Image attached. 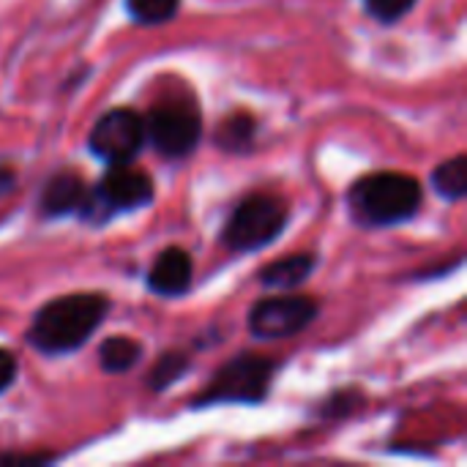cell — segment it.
<instances>
[{
    "mask_svg": "<svg viewBox=\"0 0 467 467\" xmlns=\"http://www.w3.org/2000/svg\"><path fill=\"white\" fill-rule=\"evenodd\" d=\"M11 186H14V170L0 164V194H3V192H8Z\"/></svg>",
    "mask_w": 467,
    "mask_h": 467,
    "instance_id": "obj_19",
    "label": "cell"
},
{
    "mask_svg": "<svg viewBox=\"0 0 467 467\" xmlns=\"http://www.w3.org/2000/svg\"><path fill=\"white\" fill-rule=\"evenodd\" d=\"M109 301L101 293H71L49 301L33 317L27 342L44 356H63L82 348L101 326Z\"/></svg>",
    "mask_w": 467,
    "mask_h": 467,
    "instance_id": "obj_1",
    "label": "cell"
},
{
    "mask_svg": "<svg viewBox=\"0 0 467 467\" xmlns=\"http://www.w3.org/2000/svg\"><path fill=\"white\" fill-rule=\"evenodd\" d=\"M93 192L99 194V200L107 205L109 213L134 211L153 200V181L145 170L129 164H112V170L101 178V183Z\"/></svg>",
    "mask_w": 467,
    "mask_h": 467,
    "instance_id": "obj_8",
    "label": "cell"
},
{
    "mask_svg": "<svg viewBox=\"0 0 467 467\" xmlns=\"http://www.w3.org/2000/svg\"><path fill=\"white\" fill-rule=\"evenodd\" d=\"M432 183L435 192L451 202L462 200L467 194V159L465 156H454L449 161H443L435 172H432Z\"/></svg>",
    "mask_w": 467,
    "mask_h": 467,
    "instance_id": "obj_14",
    "label": "cell"
},
{
    "mask_svg": "<svg viewBox=\"0 0 467 467\" xmlns=\"http://www.w3.org/2000/svg\"><path fill=\"white\" fill-rule=\"evenodd\" d=\"M276 372V361L265 356H235L227 361L211 380V386L194 400V405H257L268 397L271 378Z\"/></svg>",
    "mask_w": 467,
    "mask_h": 467,
    "instance_id": "obj_4",
    "label": "cell"
},
{
    "mask_svg": "<svg viewBox=\"0 0 467 467\" xmlns=\"http://www.w3.org/2000/svg\"><path fill=\"white\" fill-rule=\"evenodd\" d=\"M142 356V348L129 339V337H112V339H104L101 348H99V361L107 372H129Z\"/></svg>",
    "mask_w": 467,
    "mask_h": 467,
    "instance_id": "obj_13",
    "label": "cell"
},
{
    "mask_svg": "<svg viewBox=\"0 0 467 467\" xmlns=\"http://www.w3.org/2000/svg\"><path fill=\"white\" fill-rule=\"evenodd\" d=\"M192 274H194V265H192L189 252L170 246L153 260V265L148 271V287L156 296H181L189 290Z\"/></svg>",
    "mask_w": 467,
    "mask_h": 467,
    "instance_id": "obj_9",
    "label": "cell"
},
{
    "mask_svg": "<svg viewBox=\"0 0 467 467\" xmlns=\"http://www.w3.org/2000/svg\"><path fill=\"white\" fill-rule=\"evenodd\" d=\"M348 202L356 222L367 227L400 224L419 213L421 183L402 172H375L353 183Z\"/></svg>",
    "mask_w": 467,
    "mask_h": 467,
    "instance_id": "obj_2",
    "label": "cell"
},
{
    "mask_svg": "<svg viewBox=\"0 0 467 467\" xmlns=\"http://www.w3.org/2000/svg\"><path fill=\"white\" fill-rule=\"evenodd\" d=\"M287 224V208L271 194L246 197L222 230V244L230 252H257L274 244Z\"/></svg>",
    "mask_w": 467,
    "mask_h": 467,
    "instance_id": "obj_3",
    "label": "cell"
},
{
    "mask_svg": "<svg viewBox=\"0 0 467 467\" xmlns=\"http://www.w3.org/2000/svg\"><path fill=\"white\" fill-rule=\"evenodd\" d=\"M317 317V304L306 296L263 298L249 312V331L257 339H287Z\"/></svg>",
    "mask_w": 467,
    "mask_h": 467,
    "instance_id": "obj_7",
    "label": "cell"
},
{
    "mask_svg": "<svg viewBox=\"0 0 467 467\" xmlns=\"http://www.w3.org/2000/svg\"><path fill=\"white\" fill-rule=\"evenodd\" d=\"M181 0H126L129 14L142 25H161L178 14Z\"/></svg>",
    "mask_w": 467,
    "mask_h": 467,
    "instance_id": "obj_16",
    "label": "cell"
},
{
    "mask_svg": "<svg viewBox=\"0 0 467 467\" xmlns=\"http://www.w3.org/2000/svg\"><path fill=\"white\" fill-rule=\"evenodd\" d=\"M364 5L380 22H397L416 5V0H364Z\"/></svg>",
    "mask_w": 467,
    "mask_h": 467,
    "instance_id": "obj_17",
    "label": "cell"
},
{
    "mask_svg": "<svg viewBox=\"0 0 467 467\" xmlns=\"http://www.w3.org/2000/svg\"><path fill=\"white\" fill-rule=\"evenodd\" d=\"M186 369H189V356H186V353H178V350L164 353V356L156 361V367L150 369L148 383H150L153 391H164V389H170Z\"/></svg>",
    "mask_w": 467,
    "mask_h": 467,
    "instance_id": "obj_15",
    "label": "cell"
},
{
    "mask_svg": "<svg viewBox=\"0 0 467 467\" xmlns=\"http://www.w3.org/2000/svg\"><path fill=\"white\" fill-rule=\"evenodd\" d=\"M145 145V118L118 107L104 112L90 131V150L107 164H129Z\"/></svg>",
    "mask_w": 467,
    "mask_h": 467,
    "instance_id": "obj_6",
    "label": "cell"
},
{
    "mask_svg": "<svg viewBox=\"0 0 467 467\" xmlns=\"http://www.w3.org/2000/svg\"><path fill=\"white\" fill-rule=\"evenodd\" d=\"M88 186L77 172H57L47 181L41 192V211L47 216H68L79 213L88 200Z\"/></svg>",
    "mask_w": 467,
    "mask_h": 467,
    "instance_id": "obj_10",
    "label": "cell"
},
{
    "mask_svg": "<svg viewBox=\"0 0 467 467\" xmlns=\"http://www.w3.org/2000/svg\"><path fill=\"white\" fill-rule=\"evenodd\" d=\"M202 137V120L189 99L159 101L145 118V140L167 159L189 156Z\"/></svg>",
    "mask_w": 467,
    "mask_h": 467,
    "instance_id": "obj_5",
    "label": "cell"
},
{
    "mask_svg": "<svg viewBox=\"0 0 467 467\" xmlns=\"http://www.w3.org/2000/svg\"><path fill=\"white\" fill-rule=\"evenodd\" d=\"M315 271V254L301 252V254H287L274 260L260 271V282L274 290H293L301 282H306Z\"/></svg>",
    "mask_w": 467,
    "mask_h": 467,
    "instance_id": "obj_11",
    "label": "cell"
},
{
    "mask_svg": "<svg viewBox=\"0 0 467 467\" xmlns=\"http://www.w3.org/2000/svg\"><path fill=\"white\" fill-rule=\"evenodd\" d=\"M16 356L14 353H8V350H0V394L5 391V389H11V383H14V378H16Z\"/></svg>",
    "mask_w": 467,
    "mask_h": 467,
    "instance_id": "obj_18",
    "label": "cell"
},
{
    "mask_svg": "<svg viewBox=\"0 0 467 467\" xmlns=\"http://www.w3.org/2000/svg\"><path fill=\"white\" fill-rule=\"evenodd\" d=\"M254 134H257V120L246 112H238L219 123L213 140L219 148H224L230 153H246L254 145Z\"/></svg>",
    "mask_w": 467,
    "mask_h": 467,
    "instance_id": "obj_12",
    "label": "cell"
}]
</instances>
